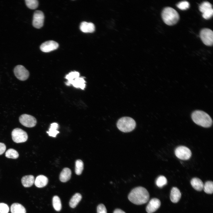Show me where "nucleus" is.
Returning a JSON list of instances; mask_svg holds the SVG:
<instances>
[{
  "label": "nucleus",
  "mask_w": 213,
  "mask_h": 213,
  "mask_svg": "<svg viewBox=\"0 0 213 213\" xmlns=\"http://www.w3.org/2000/svg\"><path fill=\"white\" fill-rule=\"evenodd\" d=\"M212 8V4L209 2L205 1L202 3L199 6V11L202 13L207 10Z\"/></svg>",
  "instance_id": "nucleus-27"
},
{
  "label": "nucleus",
  "mask_w": 213,
  "mask_h": 213,
  "mask_svg": "<svg viewBox=\"0 0 213 213\" xmlns=\"http://www.w3.org/2000/svg\"><path fill=\"white\" fill-rule=\"evenodd\" d=\"M203 189L206 193L212 194L213 192V182L210 181L206 182L204 185Z\"/></svg>",
  "instance_id": "nucleus-26"
},
{
  "label": "nucleus",
  "mask_w": 213,
  "mask_h": 213,
  "mask_svg": "<svg viewBox=\"0 0 213 213\" xmlns=\"http://www.w3.org/2000/svg\"><path fill=\"white\" fill-rule=\"evenodd\" d=\"M48 180L46 176L40 175L37 176L34 181L35 185L37 187H43L47 184Z\"/></svg>",
  "instance_id": "nucleus-15"
},
{
  "label": "nucleus",
  "mask_w": 213,
  "mask_h": 213,
  "mask_svg": "<svg viewBox=\"0 0 213 213\" xmlns=\"http://www.w3.org/2000/svg\"><path fill=\"white\" fill-rule=\"evenodd\" d=\"M82 199V196L79 193L75 194L72 197L69 202L70 206L72 208H75Z\"/></svg>",
  "instance_id": "nucleus-21"
},
{
  "label": "nucleus",
  "mask_w": 213,
  "mask_h": 213,
  "mask_svg": "<svg viewBox=\"0 0 213 213\" xmlns=\"http://www.w3.org/2000/svg\"><path fill=\"white\" fill-rule=\"evenodd\" d=\"M5 156L8 158L16 159L18 157L19 154L15 150L10 149L6 152Z\"/></svg>",
  "instance_id": "nucleus-25"
},
{
  "label": "nucleus",
  "mask_w": 213,
  "mask_h": 213,
  "mask_svg": "<svg viewBox=\"0 0 213 213\" xmlns=\"http://www.w3.org/2000/svg\"><path fill=\"white\" fill-rule=\"evenodd\" d=\"M34 177L31 175L24 176L21 179V182L23 185L25 187L31 186L34 182Z\"/></svg>",
  "instance_id": "nucleus-18"
},
{
  "label": "nucleus",
  "mask_w": 213,
  "mask_h": 213,
  "mask_svg": "<svg viewBox=\"0 0 213 213\" xmlns=\"http://www.w3.org/2000/svg\"><path fill=\"white\" fill-rule=\"evenodd\" d=\"M97 213H107V210L105 206L103 204L98 205L97 209Z\"/></svg>",
  "instance_id": "nucleus-33"
},
{
  "label": "nucleus",
  "mask_w": 213,
  "mask_h": 213,
  "mask_svg": "<svg viewBox=\"0 0 213 213\" xmlns=\"http://www.w3.org/2000/svg\"><path fill=\"white\" fill-rule=\"evenodd\" d=\"M44 16L43 12L40 10L35 11L34 13L33 20V27L40 28L43 25Z\"/></svg>",
  "instance_id": "nucleus-11"
},
{
  "label": "nucleus",
  "mask_w": 213,
  "mask_h": 213,
  "mask_svg": "<svg viewBox=\"0 0 213 213\" xmlns=\"http://www.w3.org/2000/svg\"><path fill=\"white\" fill-rule=\"evenodd\" d=\"M113 213H126L124 211L120 209H115Z\"/></svg>",
  "instance_id": "nucleus-35"
},
{
  "label": "nucleus",
  "mask_w": 213,
  "mask_h": 213,
  "mask_svg": "<svg viewBox=\"0 0 213 213\" xmlns=\"http://www.w3.org/2000/svg\"><path fill=\"white\" fill-rule=\"evenodd\" d=\"M177 6L179 9L182 10H184L189 8L190 4L188 1H184L179 3L177 5Z\"/></svg>",
  "instance_id": "nucleus-30"
},
{
  "label": "nucleus",
  "mask_w": 213,
  "mask_h": 213,
  "mask_svg": "<svg viewBox=\"0 0 213 213\" xmlns=\"http://www.w3.org/2000/svg\"><path fill=\"white\" fill-rule=\"evenodd\" d=\"M200 36L203 43L205 45L211 46L213 43V32L211 29L205 28L201 30Z\"/></svg>",
  "instance_id": "nucleus-7"
},
{
  "label": "nucleus",
  "mask_w": 213,
  "mask_h": 213,
  "mask_svg": "<svg viewBox=\"0 0 213 213\" xmlns=\"http://www.w3.org/2000/svg\"><path fill=\"white\" fill-rule=\"evenodd\" d=\"M213 14V9L212 8L209 9L203 13V17L206 19H208L211 18Z\"/></svg>",
  "instance_id": "nucleus-31"
},
{
  "label": "nucleus",
  "mask_w": 213,
  "mask_h": 213,
  "mask_svg": "<svg viewBox=\"0 0 213 213\" xmlns=\"http://www.w3.org/2000/svg\"><path fill=\"white\" fill-rule=\"evenodd\" d=\"M71 175V170L68 168H64L60 174V180L62 182H66L70 179Z\"/></svg>",
  "instance_id": "nucleus-17"
},
{
  "label": "nucleus",
  "mask_w": 213,
  "mask_h": 213,
  "mask_svg": "<svg viewBox=\"0 0 213 213\" xmlns=\"http://www.w3.org/2000/svg\"><path fill=\"white\" fill-rule=\"evenodd\" d=\"M58 128L59 125L57 123L54 122L51 123L49 131L47 132V133L49 136L55 137L57 134L59 133V132L57 130Z\"/></svg>",
  "instance_id": "nucleus-22"
},
{
  "label": "nucleus",
  "mask_w": 213,
  "mask_h": 213,
  "mask_svg": "<svg viewBox=\"0 0 213 213\" xmlns=\"http://www.w3.org/2000/svg\"><path fill=\"white\" fill-rule=\"evenodd\" d=\"M11 213H26L25 207L21 204L18 203L12 204L10 208Z\"/></svg>",
  "instance_id": "nucleus-20"
},
{
  "label": "nucleus",
  "mask_w": 213,
  "mask_h": 213,
  "mask_svg": "<svg viewBox=\"0 0 213 213\" xmlns=\"http://www.w3.org/2000/svg\"><path fill=\"white\" fill-rule=\"evenodd\" d=\"M167 182L166 178L162 175L159 177L156 181V184L157 186L160 188H162L166 185Z\"/></svg>",
  "instance_id": "nucleus-28"
},
{
  "label": "nucleus",
  "mask_w": 213,
  "mask_h": 213,
  "mask_svg": "<svg viewBox=\"0 0 213 213\" xmlns=\"http://www.w3.org/2000/svg\"><path fill=\"white\" fill-rule=\"evenodd\" d=\"M191 118L196 124L203 127H209L212 124V120L209 115L201 110H197L193 112Z\"/></svg>",
  "instance_id": "nucleus-2"
},
{
  "label": "nucleus",
  "mask_w": 213,
  "mask_h": 213,
  "mask_svg": "<svg viewBox=\"0 0 213 213\" xmlns=\"http://www.w3.org/2000/svg\"><path fill=\"white\" fill-rule=\"evenodd\" d=\"M14 72L16 77L22 81L26 80L29 75L28 71L22 65L16 66L14 69Z\"/></svg>",
  "instance_id": "nucleus-9"
},
{
  "label": "nucleus",
  "mask_w": 213,
  "mask_h": 213,
  "mask_svg": "<svg viewBox=\"0 0 213 213\" xmlns=\"http://www.w3.org/2000/svg\"><path fill=\"white\" fill-rule=\"evenodd\" d=\"M19 120L21 124L28 128L34 127L37 123L36 120L34 117L26 114L21 115L19 117Z\"/></svg>",
  "instance_id": "nucleus-10"
},
{
  "label": "nucleus",
  "mask_w": 213,
  "mask_h": 213,
  "mask_svg": "<svg viewBox=\"0 0 213 213\" xmlns=\"http://www.w3.org/2000/svg\"><path fill=\"white\" fill-rule=\"evenodd\" d=\"M118 129L123 132H129L133 130L136 126L135 121L131 117H123L120 119L117 122Z\"/></svg>",
  "instance_id": "nucleus-5"
},
{
  "label": "nucleus",
  "mask_w": 213,
  "mask_h": 213,
  "mask_svg": "<svg viewBox=\"0 0 213 213\" xmlns=\"http://www.w3.org/2000/svg\"><path fill=\"white\" fill-rule=\"evenodd\" d=\"M58 46L57 42L53 41H49L42 43L40 49L43 52H48L57 49Z\"/></svg>",
  "instance_id": "nucleus-12"
},
{
  "label": "nucleus",
  "mask_w": 213,
  "mask_h": 213,
  "mask_svg": "<svg viewBox=\"0 0 213 213\" xmlns=\"http://www.w3.org/2000/svg\"><path fill=\"white\" fill-rule=\"evenodd\" d=\"M181 196L180 191L178 188L174 187L172 188L170 193V199L172 202H178L180 199Z\"/></svg>",
  "instance_id": "nucleus-16"
},
{
  "label": "nucleus",
  "mask_w": 213,
  "mask_h": 213,
  "mask_svg": "<svg viewBox=\"0 0 213 213\" xmlns=\"http://www.w3.org/2000/svg\"><path fill=\"white\" fill-rule=\"evenodd\" d=\"M83 169V163L80 159L77 160L75 163V173L78 175H80Z\"/></svg>",
  "instance_id": "nucleus-24"
},
{
  "label": "nucleus",
  "mask_w": 213,
  "mask_h": 213,
  "mask_svg": "<svg viewBox=\"0 0 213 213\" xmlns=\"http://www.w3.org/2000/svg\"><path fill=\"white\" fill-rule=\"evenodd\" d=\"M9 208L7 204L4 203H0V213H8Z\"/></svg>",
  "instance_id": "nucleus-32"
},
{
  "label": "nucleus",
  "mask_w": 213,
  "mask_h": 213,
  "mask_svg": "<svg viewBox=\"0 0 213 213\" xmlns=\"http://www.w3.org/2000/svg\"><path fill=\"white\" fill-rule=\"evenodd\" d=\"M149 195L147 190L142 187L133 189L128 195V199L131 202L136 205L146 203L149 200Z\"/></svg>",
  "instance_id": "nucleus-1"
},
{
  "label": "nucleus",
  "mask_w": 213,
  "mask_h": 213,
  "mask_svg": "<svg viewBox=\"0 0 213 213\" xmlns=\"http://www.w3.org/2000/svg\"><path fill=\"white\" fill-rule=\"evenodd\" d=\"M6 146L5 144L2 143H0V155L2 154L5 151Z\"/></svg>",
  "instance_id": "nucleus-34"
},
{
  "label": "nucleus",
  "mask_w": 213,
  "mask_h": 213,
  "mask_svg": "<svg viewBox=\"0 0 213 213\" xmlns=\"http://www.w3.org/2000/svg\"><path fill=\"white\" fill-rule=\"evenodd\" d=\"M65 78L67 80V85H72L76 88L83 90L85 86V81L83 77H80V73L76 71L72 72L67 75Z\"/></svg>",
  "instance_id": "nucleus-4"
},
{
  "label": "nucleus",
  "mask_w": 213,
  "mask_h": 213,
  "mask_svg": "<svg viewBox=\"0 0 213 213\" xmlns=\"http://www.w3.org/2000/svg\"><path fill=\"white\" fill-rule=\"evenodd\" d=\"M191 183L193 187L197 191H200L203 189V183L199 178H192L191 180Z\"/></svg>",
  "instance_id": "nucleus-19"
},
{
  "label": "nucleus",
  "mask_w": 213,
  "mask_h": 213,
  "mask_svg": "<svg viewBox=\"0 0 213 213\" xmlns=\"http://www.w3.org/2000/svg\"><path fill=\"white\" fill-rule=\"evenodd\" d=\"M80 30L84 33H93L95 30L94 25L91 22H82L80 26Z\"/></svg>",
  "instance_id": "nucleus-14"
},
{
  "label": "nucleus",
  "mask_w": 213,
  "mask_h": 213,
  "mask_svg": "<svg viewBox=\"0 0 213 213\" xmlns=\"http://www.w3.org/2000/svg\"><path fill=\"white\" fill-rule=\"evenodd\" d=\"M161 15L164 22L169 25L175 24L179 19L178 13L174 9L170 7L164 8L162 12Z\"/></svg>",
  "instance_id": "nucleus-3"
},
{
  "label": "nucleus",
  "mask_w": 213,
  "mask_h": 213,
  "mask_svg": "<svg viewBox=\"0 0 213 213\" xmlns=\"http://www.w3.org/2000/svg\"><path fill=\"white\" fill-rule=\"evenodd\" d=\"M175 154L178 158L183 160L189 159L191 156L190 150L184 146H180L177 147L175 150Z\"/></svg>",
  "instance_id": "nucleus-8"
},
{
  "label": "nucleus",
  "mask_w": 213,
  "mask_h": 213,
  "mask_svg": "<svg viewBox=\"0 0 213 213\" xmlns=\"http://www.w3.org/2000/svg\"><path fill=\"white\" fill-rule=\"evenodd\" d=\"M25 2L27 7L31 9H36L38 6V1L37 0H25Z\"/></svg>",
  "instance_id": "nucleus-29"
},
{
  "label": "nucleus",
  "mask_w": 213,
  "mask_h": 213,
  "mask_svg": "<svg viewBox=\"0 0 213 213\" xmlns=\"http://www.w3.org/2000/svg\"><path fill=\"white\" fill-rule=\"evenodd\" d=\"M52 204L54 209L57 211H59L61 209L62 205L60 199L57 196H54L52 199Z\"/></svg>",
  "instance_id": "nucleus-23"
},
{
  "label": "nucleus",
  "mask_w": 213,
  "mask_h": 213,
  "mask_svg": "<svg viewBox=\"0 0 213 213\" xmlns=\"http://www.w3.org/2000/svg\"><path fill=\"white\" fill-rule=\"evenodd\" d=\"M161 202L156 198L151 199L146 208V210L148 213H152L156 211L160 206Z\"/></svg>",
  "instance_id": "nucleus-13"
},
{
  "label": "nucleus",
  "mask_w": 213,
  "mask_h": 213,
  "mask_svg": "<svg viewBox=\"0 0 213 213\" xmlns=\"http://www.w3.org/2000/svg\"><path fill=\"white\" fill-rule=\"evenodd\" d=\"M12 136L13 141L17 143L25 142L28 138L26 132L18 128H16L12 130Z\"/></svg>",
  "instance_id": "nucleus-6"
}]
</instances>
